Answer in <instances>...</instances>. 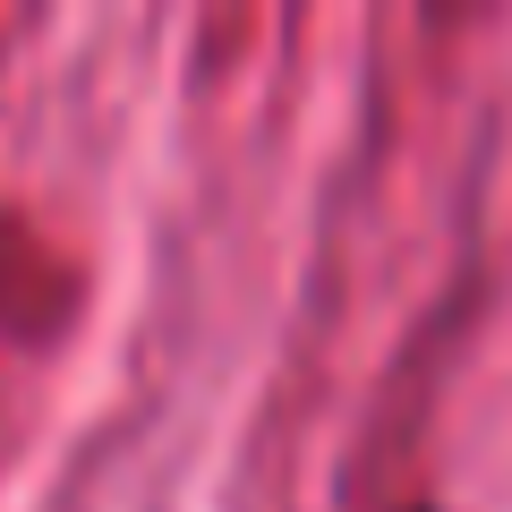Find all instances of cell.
I'll return each instance as SVG.
<instances>
[{
    "mask_svg": "<svg viewBox=\"0 0 512 512\" xmlns=\"http://www.w3.org/2000/svg\"><path fill=\"white\" fill-rule=\"evenodd\" d=\"M402 512H436V504H402Z\"/></svg>",
    "mask_w": 512,
    "mask_h": 512,
    "instance_id": "1",
    "label": "cell"
}]
</instances>
